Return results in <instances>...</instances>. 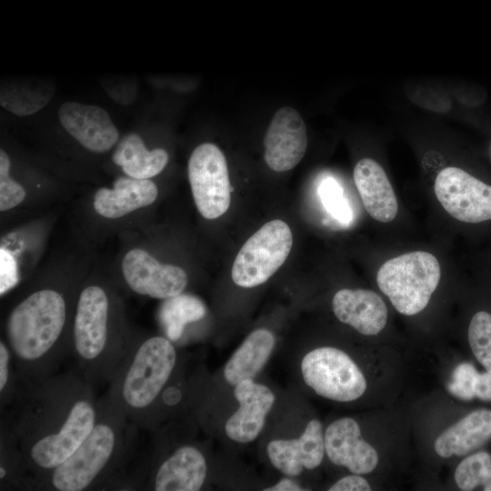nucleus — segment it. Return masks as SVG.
Returning a JSON list of instances; mask_svg holds the SVG:
<instances>
[{
    "mask_svg": "<svg viewBox=\"0 0 491 491\" xmlns=\"http://www.w3.org/2000/svg\"><path fill=\"white\" fill-rule=\"evenodd\" d=\"M95 387L75 366L45 378L21 382L12 406L1 413L15 436L32 479L70 457L97 417Z\"/></svg>",
    "mask_w": 491,
    "mask_h": 491,
    "instance_id": "f257e3e1",
    "label": "nucleus"
},
{
    "mask_svg": "<svg viewBox=\"0 0 491 491\" xmlns=\"http://www.w3.org/2000/svg\"><path fill=\"white\" fill-rule=\"evenodd\" d=\"M139 430L105 393L95 426L74 454L29 490H115L136 456Z\"/></svg>",
    "mask_w": 491,
    "mask_h": 491,
    "instance_id": "f03ea898",
    "label": "nucleus"
},
{
    "mask_svg": "<svg viewBox=\"0 0 491 491\" xmlns=\"http://www.w3.org/2000/svg\"><path fill=\"white\" fill-rule=\"evenodd\" d=\"M66 296L45 287L18 301L9 312L5 340L21 382L45 378L71 356L72 324Z\"/></svg>",
    "mask_w": 491,
    "mask_h": 491,
    "instance_id": "7ed1b4c3",
    "label": "nucleus"
},
{
    "mask_svg": "<svg viewBox=\"0 0 491 491\" xmlns=\"http://www.w3.org/2000/svg\"><path fill=\"white\" fill-rule=\"evenodd\" d=\"M177 359V351L166 336H132L105 393L139 430L150 431L159 397Z\"/></svg>",
    "mask_w": 491,
    "mask_h": 491,
    "instance_id": "20e7f679",
    "label": "nucleus"
},
{
    "mask_svg": "<svg viewBox=\"0 0 491 491\" xmlns=\"http://www.w3.org/2000/svg\"><path fill=\"white\" fill-rule=\"evenodd\" d=\"M72 324L71 356L75 368L94 387L108 384L132 336L115 320L105 288L90 285L81 290Z\"/></svg>",
    "mask_w": 491,
    "mask_h": 491,
    "instance_id": "39448f33",
    "label": "nucleus"
},
{
    "mask_svg": "<svg viewBox=\"0 0 491 491\" xmlns=\"http://www.w3.org/2000/svg\"><path fill=\"white\" fill-rule=\"evenodd\" d=\"M441 266L426 251L406 253L386 261L376 274L379 289L405 316L423 311L438 286Z\"/></svg>",
    "mask_w": 491,
    "mask_h": 491,
    "instance_id": "423d86ee",
    "label": "nucleus"
},
{
    "mask_svg": "<svg viewBox=\"0 0 491 491\" xmlns=\"http://www.w3.org/2000/svg\"><path fill=\"white\" fill-rule=\"evenodd\" d=\"M292 246L293 235L286 222L266 223L237 253L231 271L233 281L246 288L264 284L285 263Z\"/></svg>",
    "mask_w": 491,
    "mask_h": 491,
    "instance_id": "0eeeda50",
    "label": "nucleus"
},
{
    "mask_svg": "<svg viewBox=\"0 0 491 491\" xmlns=\"http://www.w3.org/2000/svg\"><path fill=\"white\" fill-rule=\"evenodd\" d=\"M301 373L310 388L330 400L351 402L366 390L360 368L346 353L336 347L323 346L308 352L302 359Z\"/></svg>",
    "mask_w": 491,
    "mask_h": 491,
    "instance_id": "6e6552de",
    "label": "nucleus"
},
{
    "mask_svg": "<svg viewBox=\"0 0 491 491\" xmlns=\"http://www.w3.org/2000/svg\"><path fill=\"white\" fill-rule=\"evenodd\" d=\"M436 196L454 219L467 225L491 224V183L457 166L436 175Z\"/></svg>",
    "mask_w": 491,
    "mask_h": 491,
    "instance_id": "1a4fd4ad",
    "label": "nucleus"
},
{
    "mask_svg": "<svg viewBox=\"0 0 491 491\" xmlns=\"http://www.w3.org/2000/svg\"><path fill=\"white\" fill-rule=\"evenodd\" d=\"M188 178L197 210L206 219L224 215L230 205L231 185L223 152L214 144L199 145L188 161Z\"/></svg>",
    "mask_w": 491,
    "mask_h": 491,
    "instance_id": "9d476101",
    "label": "nucleus"
},
{
    "mask_svg": "<svg viewBox=\"0 0 491 491\" xmlns=\"http://www.w3.org/2000/svg\"><path fill=\"white\" fill-rule=\"evenodd\" d=\"M122 273L132 291L152 298L164 300L177 296L187 286V275L181 267L159 263L140 248L125 255Z\"/></svg>",
    "mask_w": 491,
    "mask_h": 491,
    "instance_id": "9b49d317",
    "label": "nucleus"
},
{
    "mask_svg": "<svg viewBox=\"0 0 491 491\" xmlns=\"http://www.w3.org/2000/svg\"><path fill=\"white\" fill-rule=\"evenodd\" d=\"M265 161L276 172L294 168L307 147V132L300 114L290 106L276 111L266 131Z\"/></svg>",
    "mask_w": 491,
    "mask_h": 491,
    "instance_id": "f8f14e48",
    "label": "nucleus"
},
{
    "mask_svg": "<svg viewBox=\"0 0 491 491\" xmlns=\"http://www.w3.org/2000/svg\"><path fill=\"white\" fill-rule=\"evenodd\" d=\"M325 449L333 464L354 474L371 473L379 461L376 450L361 437L360 426L351 417H341L327 426Z\"/></svg>",
    "mask_w": 491,
    "mask_h": 491,
    "instance_id": "ddd939ff",
    "label": "nucleus"
},
{
    "mask_svg": "<svg viewBox=\"0 0 491 491\" xmlns=\"http://www.w3.org/2000/svg\"><path fill=\"white\" fill-rule=\"evenodd\" d=\"M58 117L65 131L90 151L106 152L118 141L117 128L100 106L66 102L60 106Z\"/></svg>",
    "mask_w": 491,
    "mask_h": 491,
    "instance_id": "4468645a",
    "label": "nucleus"
},
{
    "mask_svg": "<svg viewBox=\"0 0 491 491\" xmlns=\"http://www.w3.org/2000/svg\"><path fill=\"white\" fill-rule=\"evenodd\" d=\"M234 395L239 406L227 419L225 434L236 443H250L264 428L266 416L275 404V395L266 386L253 379L235 385Z\"/></svg>",
    "mask_w": 491,
    "mask_h": 491,
    "instance_id": "2eb2a0df",
    "label": "nucleus"
},
{
    "mask_svg": "<svg viewBox=\"0 0 491 491\" xmlns=\"http://www.w3.org/2000/svg\"><path fill=\"white\" fill-rule=\"evenodd\" d=\"M266 451L274 467L287 476L315 469L321 465L326 452L323 426L319 420L312 419L298 438L274 439Z\"/></svg>",
    "mask_w": 491,
    "mask_h": 491,
    "instance_id": "dca6fc26",
    "label": "nucleus"
},
{
    "mask_svg": "<svg viewBox=\"0 0 491 491\" xmlns=\"http://www.w3.org/2000/svg\"><path fill=\"white\" fill-rule=\"evenodd\" d=\"M336 318L365 336L380 333L387 322V307L382 297L367 289H341L332 300Z\"/></svg>",
    "mask_w": 491,
    "mask_h": 491,
    "instance_id": "f3484780",
    "label": "nucleus"
},
{
    "mask_svg": "<svg viewBox=\"0 0 491 491\" xmlns=\"http://www.w3.org/2000/svg\"><path fill=\"white\" fill-rule=\"evenodd\" d=\"M354 181L368 215L381 223L393 221L398 204L383 167L372 158H362L354 168Z\"/></svg>",
    "mask_w": 491,
    "mask_h": 491,
    "instance_id": "a211bd4d",
    "label": "nucleus"
},
{
    "mask_svg": "<svg viewBox=\"0 0 491 491\" xmlns=\"http://www.w3.org/2000/svg\"><path fill=\"white\" fill-rule=\"evenodd\" d=\"M157 187L149 179L120 176L113 189L100 188L94 197V208L106 218H119L136 209L147 206L157 197Z\"/></svg>",
    "mask_w": 491,
    "mask_h": 491,
    "instance_id": "6ab92c4d",
    "label": "nucleus"
},
{
    "mask_svg": "<svg viewBox=\"0 0 491 491\" xmlns=\"http://www.w3.org/2000/svg\"><path fill=\"white\" fill-rule=\"evenodd\" d=\"M491 438V410L471 412L445 430L435 441L436 453L444 458L462 456Z\"/></svg>",
    "mask_w": 491,
    "mask_h": 491,
    "instance_id": "aec40b11",
    "label": "nucleus"
},
{
    "mask_svg": "<svg viewBox=\"0 0 491 491\" xmlns=\"http://www.w3.org/2000/svg\"><path fill=\"white\" fill-rule=\"evenodd\" d=\"M276 344L272 332L260 328L250 333L230 356L224 369L225 380L232 386L253 379L265 366Z\"/></svg>",
    "mask_w": 491,
    "mask_h": 491,
    "instance_id": "412c9836",
    "label": "nucleus"
},
{
    "mask_svg": "<svg viewBox=\"0 0 491 491\" xmlns=\"http://www.w3.org/2000/svg\"><path fill=\"white\" fill-rule=\"evenodd\" d=\"M112 159L128 176L149 179L165 168L168 154L163 148L147 150L141 137L130 133L120 139Z\"/></svg>",
    "mask_w": 491,
    "mask_h": 491,
    "instance_id": "4be33fe9",
    "label": "nucleus"
},
{
    "mask_svg": "<svg viewBox=\"0 0 491 491\" xmlns=\"http://www.w3.org/2000/svg\"><path fill=\"white\" fill-rule=\"evenodd\" d=\"M55 85L47 81L30 80L2 84L0 103L11 113L23 116L35 114L48 104Z\"/></svg>",
    "mask_w": 491,
    "mask_h": 491,
    "instance_id": "5701e85b",
    "label": "nucleus"
},
{
    "mask_svg": "<svg viewBox=\"0 0 491 491\" xmlns=\"http://www.w3.org/2000/svg\"><path fill=\"white\" fill-rule=\"evenodd\" d=\"M206 314V307L198 297L179 294L164 299L158 310V320L165 336L172 342L178 341L186 325L201 320Z\"/></svg>",
    "mask_w": 491,
    "mask_h": 491,
    "instance_id": "b1692460",
    "label": "nucleus"
},
{
    "mask_svg": "<svg viewBox=\"0 0 491 491\" xmlns=\"http://www.w3.org/2000/svg\"><path fill=\"white\" fill-rule=\"evenodd\" d=\"M28 473L16 439L7 426L0 425V490H27Z\"/></svg>",
    "mask_w": 491,
    "mask_h": 491,
    "instance_id": "393cba45",
    "label": "nucleus"
},
{
    "mask_svg": "<svg viewBox=\"0 0 491 491\" xmlns=\"http://www.w3.org/2000/svg\"><path fill=\"white\" fill-rule=\"evenodd\" d=\"M455 481L464 491L474 490L479 486L485 491H491V456L477 452L463 459L456 468Z\"/></svg>",
    "mask_w": 491,
    "mask_h": 491,
    "instance_id": "a878e982",
    "label": "nucleus"
},
{
    "mask_svg": "<svg viewBox=\"0 0 491 491\" xmlns=\"http://www.w3.org/2000/svg\"><path fill=\"white\" fill-rule=\"evenodd\" d=\"M468 343L476 360L491 373V313L476 312L469 322Z\"/></svg>",
    "mask_w": 491,
    "mask_h": 491,
    "instance_id": "bb28decb",
    "label": "nucleus"
},
{
    "mask_svg": "<svg viewBox=\"0 0 491 491\" xmlns=\"http://www.w3.org/2000/svg\"><path fill=\"white\" fill-rule=\"evenodd\" d=\"M21 386L13 353L5 342L0 340V406L1 413L14 403Z\"/></svg>",
    "mask_w": 491,
    "mask_h": 491,
    "instance_id": "cd10ccee",
    "label": "nucleus"
},
{
    "mask_svg": "<svg viewBox=\"0 0 491 491\" xmlns=\"http://www.w3.org/2000/svg\"><path fill=\"white\" fill-rule=\"evenodd\" d=\"M10 160L7 154L0 151V210L6 211L18 205L25 196L21 185L9 176Z\"/></svg>",
    "mask_w": 491,
    "mask_h": 491,
    "instance_id": "c85d7f7f",
    "label": "nucleus"
},
{
    "mask_svg": "<svg viewBox=\"0 0 491 491\" xmlns=\"http://www.w3.org/2000/svg\"><path fill=\"white\" fill-rule=\"evenodd\" d=\"M320 196L327 211L336 219L348 222L351 219V211L343 198L342 190L332 178L326 179L319 189Z\"/></svg>",
    "mask_w": 491,
    "mask_h": 491,
    "instance_id": "c756f323",
    "label": "nucleus"
},
{
    "mask_svg": "<svg viewBox=\"0 0 491 491\" xmlns=\"http://www.w3.org/2000/svg\"><path fill=\"white\" fill-rule=\"evenodd\" d=\"M477 373L469 363L459 365L454 372V381L449 386L451 393L461 399H472L475 396L473 386Z\"/></svg>",
    "mask_w": 491,
    "mask_h": 491,
    "instance_id": "7c9ffc66",
    "label": "nucleus"
},
{
    "mask_svg": "<svg viewBox=\"0 0 491 491\" xmlns=\"http://www.w3.org/2000/svg\"><path fill=\"white\" fill-rule=\"evenodd\" d=\"M18 282L16 260L5 248L0 249V293L1 296L13 288Z\"/></svg>",
    "mask_w": 491,
    "mask_h": 491,
    "instance_id": "2f4dec72",
    "label": "nucleus"
},
{
    "mask_svg": "<svg viewBox=\"0 0 491 491\" xmlns=\"http://www.w3.org/2000/svg\"><path fill=\"white\" fill-rule=\"evenodd\" d=\"M329 491H369V483L358 474L344 476L334 483Z\"/></svg>",
    "mask_w": 491,
    "mask_h": 491,
    "instance_id": "473e14b6",
    "label": "nucleus"
},
{
    "mask_svg": "<svg viewBox=\"0 0 491 491\" xmlns=\"http://www.w3.org/2000/svg\"><path fill=\"white\" fill-rule=\"evenodd\" d=\"M474 396L483 401H491V373H477L473 386Z\"/></svg>",
    "mask_w": 491,
    "mask_h": 491,
    "instance_id": "72a5a7b5",
    "label": "nucleus"
},
{
    "mask_svg": "<svg viewBox=\"0 0 491 491\" xmlns=\"http://www.w3.org/2000/svg\"><path fill=\"white\" fill-rule=\"evenodd\" d=\"M265 491H302L304 490L296 481L290 478H284L272 486L266 487Z\"/></svg>",
    "mask_w": 491,
    "mask_h": 491,
    "instance_id": "f704fd0d",
    "label": "nucleus"
},
{
    "mask_svg": "<svg viewBox=\"0 0 491 491\" xmlns=\"http://www.w3.org/2000/svg\"><path fill=\"white\" fill-rule=\"evenodd\" d=\"M489 157H490V160H491V144H490V146H489Z\"/></svg>",
    "mask_w": 491,
    "mask_h": 491,
    "instance_id": "c9c22d12",
    "label": "nucleus"
}]
</instances>
